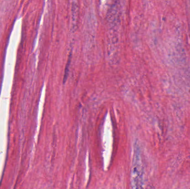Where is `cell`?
I'll return each instance as SVG.
<instances>
[{"instance_id": "6da1fadb", "label": "cell", "mask_w": 190, "mask_h": 189, "mask_svg": "<svg viewBox=\"0 0 190 189\" xmlns=\"http://www.w3.org/2000/svg\"><path fill=\"white\" fill-rule=\"evenodd\" d=\"M131 175L132 189H144L141 155L139 146L137 144H134Z\"/></svg>"}]
</instances>
